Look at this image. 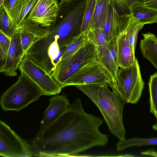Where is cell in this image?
<instances>
[{
	"mask_svg": "<svg viewBox=\"0 0 157 157\" xmlns=\"http://www.w3.org/2000/svg\"><path fill=\"white\" fill-rule=\"evenodd\" d=\"M38 0H21L11 12L10 26L13 35L23 27L27 15Z\"/></svg>",
	"mask_w": 157,
	"mask_h": 157,
	"instance_id": "5bb4252c",
	"label": "cell"
},
{
	"mask_svg": "<svg viewBox=\"0 0 157 157\" xmlns=\"http://www.w3.org/2000/svg\"><path fill=\"white\" fill-rule=\"evenodd\" d=\"M148 85L150 111L157 120V72L150 76Z\"/></svg>",
	"mask_w": 157,
	"mask_h": 157,
	"instance_id": "44dd1931",
	"label": "cell"
},
{
	"mask_svg": "<svg viewBox=\"0 0 157 157\" xmlns=\"http://www.w3.org/2000/svg\"><path fill=\"white\" fill-rule=\"evenodd\" d=\"M19 2V0H5L4 7L9 16L11 12Z\"/></svg>",
	"mask_w": 157,
	"mask_h": 157,
	"instance_id": "4316f807",
	"label": "cell"
},
{
	"mask_svg": "<svg viewBox=\"0 0 157 157\" xmlns=\"http://www.w3.org/2000/svg\"><path fill=\"white\" fill-rule=\"evenodd\" d=\"M130 9L132 17L140 24L144 25L157 23V10L138 3L132 4Z\"/></svg>",
	"mask_w": 157,
	"mask_h": 157,
	"instance_id": "ac0fdd59",
	"label": "cell"
},
{
	"mask_svg": "<svg viewBox=\"0 0 157 157\" xmlns=\"http://www.w3.org/2000/svg\"><path fill=\"white\" fill-rule=\"evenodd\" d=\"M157 145V137L149 138H133L119 140L116 145L117 151L124 150L133 147Z\"/></svg>",
	"mask_w": 157,
	"mask_h": 157,
	"instance_id": "d6986e66",
	"label": "cell"
},
{
	"mask_svg": "<svg viewBox=\"0 0 157 157\" xmlns=\"http://www.w3.org/2000/svg\"><path fill=\"white\" fill-rule=\"evenodd\" d=\"M10 16L4 7L0 11V30L11 37L13 34L10 26Z\"/></svg>",
	"mask_w": 157,
	"mask_h": 157,
	"instance_id": "484cf974",
	"label": "cell"
},
{
	"mask_svg": "<svg viewBox=\"0 0 157 157\" xmlns=\"http://www.w3.org/2000/svg\"><path fill=\"white\" fill-rule=\"evenodd\" d=\"M124 7L130 9V6L133 3H138L143 4L142 0H116Z\"/></svg>",
	"mask_w": 157,
	"mask_h": 157,
	"instance_id": "83f0119b",
	"label": "cell"
},
{
	"mask_svg": "<svg viewBox=\"0 0 157 157\" xmlns=\"http://www.w3.org/2000/svg\"><path fill=\"white\" fill-rule=\"evenodd\" d=\"M88 40L86 34L83 33L74 38L66 47L60 61L75 52L82 46Z\"/></svg>",
	"mask_w": 157,
	"mask_h": 157,
	"instance_id": "7402d4cb",
	"label": "cell"
},
{
	"mask_svg": "<svg viewBox=\"0 0 157 157\" xmlns=\"http://www.w3.org/2000/svg\"><path fill=\"white\" fill-rule=\"evenodd\" d=\"M20 0V1H21V0Z\"/></svg>",
	"mask_w": 157,
	"mask_h": 157,
	"instance_id": "d6a6232c",
	"label": "cell"
},
{
	"mask_svg": "<svg viewBox=\"0 0 157 157\" xmlns=\"http://www.w3.org/2000/svg\"><path fill=\"white\" fill-rule=\"evenodd\" d=\"M112 78L98 60L85 66L67 80L63 88L71 86L107 84Z\"/></svg>",
	"mask_w": 157,
	"mask_h": 157,
	"instance_id": "9c48e42d",
	"label": "cell"
},
{
	"mask_svg": "<svg viewBox=\"0 0 157 157\" xmlns=\"http://www.w3.org/2000/svg\"><path fill=\"white\" fill-rule=\"evenodd\" d=\"M11 37L0 30V60L1 65L6 59L10 48Z\"/></svg>",
	"mask_w": 157,
	"mask_h": 157,
	"instance_id": "d4e9b609",
	"label": "cell"
},
{
	"mask_svg": "<svg viewBox=\"0 0 157 157\" xmlns=\"http://www.w3.org/2000/svg\"><path fill=\"white\" fill-rule=\"evenodd\" d=\"M85 33L88 39L96 46L105 45L107 42L106 35L103 29L97 28L88 31Z\"/></svg>",
	"mask_w": 157,
	"mask_h": 157,
	"instance_id": "603a6c76",
	"label": "cell"
},
{
	"mask_svg": "<svg viewBox=\"0 0 157 157\" xmlns=\"http://www.w3.org/2000/svg\"><path fill=\"white\" fill-rule=\"evenodd\" d=\"M131 17L130 9L124 7L116 0H110L107 18L103 28L107 41L117 38L124 31Z\"/></svg>",
	"mask_w": 157,
	"mask_h": 157,
	"instance_id": "ba28073f",
	"label": "cell"
},
{
	"mask_svg": "<svg viewBox=\"0 0 157 157\" xmlns=\"http://www.w3.org/2000/svg\"><path fill=\"white\" fill-rule=\"evenodd\" d=\"M5 0H0V11L4 7V3Z\"/></svg>",
	"mask_w": 157,
	"mask_h": 157,
	"instance_id": "4dcf8cb0",
	"label": "cell"
},
{
	"mask_svg": "<svg viewBox=\"0 0 157 157\" xmlns=\"http://www.w3.org/2000/svg\"><path fill=\"white\" fill-rule=\"evenodd\" d=\"M110 1V0H96L94 13L85 33L97 28L103 29L107 18Z\"/></svg>",
	"mask_w": 157,
	"mask_h": 157,
	"instance_id": "e0dca14e",
	"label": "cell"
},
{
	"mask_svg": "<svg viewBox=\"0 0 157 157\" xmlns=\"http://www.w3.org/2000/svg\"><path fill=\"white\" fill-rule=\"evenodd\" d=\"M117 58L119 67H128L134 63L135 55L132 52L124 31L117 37Z\"/></svg>",
	"mask_w": 157,
	"mask_h": 157,
	"instance_id": "9a60e30c",
	"label": "cell"
},
{
	"mask_svg": "<svg viewBox=\"0 0 157 157\" xmlns=\"http://www.w3.org/2000/svg\"><path fill=\"white\" fill-rule=\"evenodd\" d=\"M60 1H61V0H60Z\"/></svg>",
	"mask_w": 157,
	"mask_h": 157,
	"instance_id": "1f68e13d",
	"label": "cell"
},
{
	"mask_svg": "<svg viewBox=\"0 0 157 157\" xmlns=\"http://www.w3.org/2000/svg\"><path fill=\"white\" fill-rule=\"evenodd\" d=\"M144 83L140 66L136 58L134 64L128 67H120L115 79L108 85L127 103L135 104L140 99Z\"/></svg>",
	"mask_w": 157,
	"mask_h": 157,
	"instance_id": "277c9868",
	"label": "cell"
},
{
	"mask_svg": "<svg viewBox=\"0 0 157 157\" xmlns=\"http://www.w3.org/2000/svg\"><path fill=\"white\" fill-rule=\"evenodd\" d=\"M87 96L99 109L112 134L119 140L125 139V129L123 120V109L125 101L107 84L76 86Z\"/></svg>",
	"mask_w": 157,
	"mask_h": 157,
	"instance_id": "7a4b0ae2",
	"label": "cell"
},
{
	"mask_svg": "<svg viewBox=\"0 0 157 157\" xmlns=\"http://www.w3.org/2000/svg\"><path fill=\"white\" fill-rule=\"evenodd\" d=\"M144 25L140 24L132 15L128 25L124 30L131 51L134 54L138 34L139 31L143 29Z\"/></svg>",
	"mask_w": 157,
	"mask_h": 157,
	"instance_id": "ffe728a7",
	"label": "cell"
},
{
	"mask_svg": "<svg viewBox=\"0 0 157 157\" xmlns=\"http://www.w3.org/2000/svg\"><path fill=\"white\" fill-rule=\"evenodd\" d=\"M0 155L6 157L32 156L29 144L1 120L0 121Z\"/></svg>",
	"mask_w": 157,
	"mask_h": 157,
	"instance_id": "8992f818",
	"label": "cell"
},
{
	"mask_svg": "<svg viewBox=\"0 0 157 157\" xmlns=\"http://www.w3.org/2000/svg\"><path fill=\"white\" fill-rule=\"evenodd\" d=\"M49 102L40 122V128L33 139L39 138L48 127L68 110L71 105L65 95L53 96L50 98Z\"/></svg>",
	"mask_w": 157,
	"mask_h": 157,
	"instance_id": "8fae6325",
	"label": "cell"
},
{
	"mask_svg": "<svg viewBox=\"0 0 157 157\" xmlns=\"http://www.w3.org/2000/svg\"><path fill=\"white\" fill-rule=\"evenodd\" d=\"M96 4V0H88L84 13L81 32L85 33L87 30L92 18Z\"/></svg>",
	"mask_w": 157,
	"mask_h": 157,
	"instance_id": "cb8c5ba5",
	"label": "cell"
},
{
	"mask_svg": "<svg viewBox=\"0 0 157 157\" xmlns=\"http://www.w3.org/2000/svg\"><path fill=\"white\" fill-rule=\"evenodd\" d=\"M58 0H38L27 15V20L49 31L56 17L59 6Z\"/></svg>",
	"mask_w": 157,
	"mask_h": 157,
	"instance_id": "30bf717a",
	"label": "cell"
},
{
	"mask_svg": "<svg viewBox=\"0 0 157 157\" xmlns=\"http://www.w3.org/2000/svg\"><path fill=\"white\" fill-rule=\"evenodd\" d=\"M98 58L97 46L88 39L75 52L59 62L52 77L63 88V84L72 76L85 66L98 60Z\"/></svg>",
	"mask_w": 157,
	"mask_h": 157,
	"instance_id": "5b68a950",
	"label": "cell"
},
{
	"mask_svg": "<svg viewBox=\"0 0 157 157\" xmlns=\"http://www.w3.org/2000/svg\"><path fill=\"white\" fill-rule=\"evenodd\" d=\"M117 38L107 41L102 46H97L98 53V61L111 76L112 80L116 77L119 67L117 58Z\"/></svg>",
	"mask_w": 157,
	"mask_h": 157,
	"instance_id": "4fadbf2b",
	"label": "cell"
},
{
	"mask_svg": "<svg viewBox=\"0 0 157 157\" xmlns=\"http://www.w3.org/2000/svg\"><path fill=\"white\" fill-rule=\"evenodd\" d=\"M103 123L100 118L86 113L80 99L76 98L39 138L33 139L29 144L32 156H75L94 147L104 146L109 139L99 129Z\"/></svg>",
	"mask_w": 157,
	"mask_h": 157,
	"instance_id": "6da1fadb",
	"label": "cell"
},
{
	"mask_svg": "<svg viewBox=\"0 0 157 157\" xmlns=\"http://www.w3.org/2000/svg\"><path fill=\"white\" fill-rule=\"evenodd\" d=\"M141 154L143 155L157 157V151L149 150L141 152Z\"/></svg>",
	"mask_w": 157,
	"mask_h": 157,
	"instance_id": "f546056e",
	"label": "cell"
},
{
	"mask_svg": "<svg viewBox=\"0 0 157 157\" xmlns=\"http://www.w3.org/2000/svg\"><path fill=\"white\" fill-rule=\"evenodd\" d=\"M17 81L3 92L0 104L5 111H19L44 95L41 89L22 72Z\"/></svg>",
	"mask_w": 157,
	"mask_h": 157,
	"instance_id": "3957f363",
	"label": "cell"
},
{
	"mask_svg": "<svg viewBox=\"0 0 157 157\" xmlns=\"http://www.w3.org/2000/svg\"><path fill=\"white\" fill-rule=\"evenodd\" d=\"M18 69L25 74L43 91L45 95L59 94L62 86L44 70L33 61L25 57Z\"/></svg>",
	"mask_w": 157,
	"mask_h": 157,
	"instance_id": "52a82bcc",
	"label": "cell"
},
{
	"mask_svg": "<svg viewBox=\"0 0 157 157\" xmlns=\"http://www.w3.org/2000/svg\"><path fill=\"white\" fill-rule=\"evenodd\" d=\"M146 6L157 10V0H142Z\"/></svg>",
	"mask_w": 157,
	"mask_h": 157,
	"instance_id": "f1b7e54d",
	"label": "cell"
},
{
	"mask_svg": "<svg viewBox=\"0 0 157 157\" xmlns=\"http://www.w3.org/2000/svg\"><path fill=\"white\" fill-rule=\"evenodd\" d=\"M25 55L21 43L19 32L14 33L11 37V42L7 56L0 67V72L7 76L17 75V71Z\"/></svg>",
	"mask_w": 157,
	"mask_h": 157,
	"instance_id": "7c38bea8",
	"label": "cell"
},
{
	"mask_svg": "<svg viewBox=\"0 0 157 157\" xmlns=\"http://www.w3.org/2000/svg\"><path fill=\"white\" fill-rule=\"evenodd\" d=\"M142 34L143 38L140 44L142 55L157 70V37L150 32Z\"/></svg>",
	"mask_w": 157,
	"mask_h": 157,
	"instance_id": "2e32d148",
	"label": "cell"
}]
</instances>
